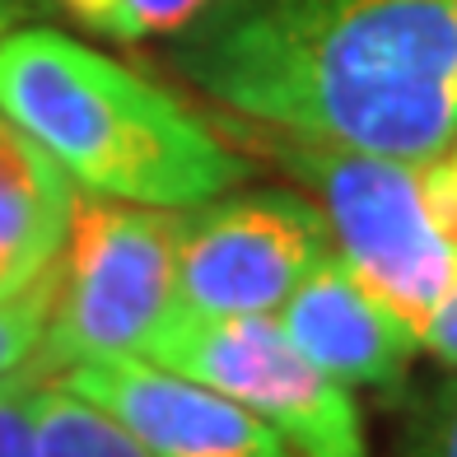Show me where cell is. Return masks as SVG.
Listing matches in <instances>:
<instances>
[{
  "label": "cell",
  "instance_id": "obj_1",
  "mask_svg": "<svg viewBox=\"0 0 457 457\" xmlns=\"http://www.w3.org/2000/svg\"><path fill=\"white\" fill-rule=\"evenodd\" d=\"M173 66L253 127L406 163L457 140V0H220Z\"/></svg>",
  "mask_w": 457,
  "mask_h": 457
},
{
  "label": "cell",
  "instance_id": "obj_2",
  "mask_svg": "<svg viewBox=\"0 0 457 457\" xmlns=\"http://www.w3.org/2000/svg\"><path fill=\"white\" fill-rule=\"evenodd\" d=\"M0 117L103 201L192 211L234 192L247 173L234 145L169 89L43 24L0 43Z\"/></svg>",
  "mask_w": 457,
  "mask_h": 457
},
{
  "label": "cell",
  "instance_id": "obj_3",
  "mask_svg": "<svg viewBox=\"0 0 457 457\" xmlns=\"http://www.w3.org/2000/svg\"><path fill=\"white\" fill-rule=\"evenodd\" d=\"M253 140L313 187L331 247L420 337L439 299L457 285V247L434 220L425 163L303 140L271 127H253Z\"/></svg>",
  "mask_w": 457,
  "mask_h": 457
},
{
  "label": "cell",
  "instance_id": "obj_4",
  "mask_svg": "<svg viewBox=\"0 0 457 457\" xmlns=\"http://www.w3.org/2000/svg\"><path fill=\"white\" fill-rule=\"evenodd\" d=\"M182 211L75 196L66 247L52 266V313L33 355L37 378L75 364L140 355L178 308Z\"/></svg>",
  "mask_w": 457,
  "mask_h": 457
},
{
  "label": "cell",
  "instance_id": "obj_5",
  "mask_svg": "<svg viewBox=\"0 0 457 457\" xmlns=\"http://www.w3.org/2000/svg\"><path fill=\"white\" fill-rule=\"evenodd\" d=\"M140 355L243 402L295 457H373L350 387L308 360L276 318L173 313Z\"/></svg>",
  "mask_w": 457,
  "mask_h": 457
},
{
  "label": "cell",
  "instance_id": "obj_6",
  "mask_svg": "<svg viewBox=\"0 0 457 457\" xmlns=\"http://www.w3.org/2000/svg\"><path fill=\"white\" fill-rule=\"evenodd\" d=\"M331 247L327 220L295 192H224L182 211L178 308L192 318H276Z\"/></svg>",
  "mask_w": 457,
  "mask_h": 457
},
{
  "label": "cell",
  "instance_id": "obj_7",
  "mask_svg": "<svg viewBox=\"0 0 457 457\" xmlns=\"http://www.w3.org/2000/svg\"><path fill=\"white\" fill-rule=\"evenodd\" d=\"M52 383L112 415L150 457H295V448L243 402L150 355L75 364Z\"/></svg>",
  "mask_w": 457,
  "mask_h": 457
},
{
  "label": "cell",
  "instance_id": "obj_8",
  "mask_svg": "<svg viewBox=\"0 0 457 457\" xmlns=\"http://www.w3.org/2000/svg\"><path fill=\"white\" fill-rule=\"evenodd\" d=\"M280 331L341 387L402 392L420 337L350 271V262L327 247L322 262L276 313Z\"/></svg>",
  "mask_w": 457,
  "mask_h": 457
},
{
  "label": "cell",
  "instance_id": "obj_9",
  "mask_svg": "<svg viewBox=\"0 0 457 457\" xmlns=\"http://www.w3.org/2000/svg\"><path fill=\"white\" fill-rule=\"evenodd\" d=\"M75 182L0 117V299L43 280L71 234Z\"/></svg>",
  "mask_w": 457,
  "mask_h": 457
},
{
  "label": "cell",
  "instance_id": "obj_10",
  "mask_svg": "<svg viewBox=\"0 0 457 457\" xmlns=\"http://www.w3.org/2000/svg\"><path fill=\"white\" fill-rule=\"evenodd\" d=\"M37 453L43 457H150L112 415H103L85 397L61 383L37 392Z\"/></svg>",
  "mask_w": 457,
  "mask_h": 457
},
{
  "label": "cell",
  "instance_id": "obj_11",
  "mask_svg": "<svg viewBox=\"0 0 457 457\" xmlns=\"http://www.w3.org/2000/svg\"><path fill=\"white\" fill-rule=\"evenodd\" d=\"M75 24H85L112 43H150V37H178L205 19L220 0H52Z\"/></svg>",
  "mask_w": 457,
  "mask_h": 457
},
{
  "label": "cell",
  "instance_id": "obj_12",
  "mask_svg": "<svg viewBox=\"0 0 457 457\" xmlns=\"http://www.w3.org/2000/svg\"><path fill=\"white\" fill-rule=\"evenodd\" d=\"M47 313H52V271L33 280L29 289H19V295L0 299V378L33 364L47 331Z\"/></svg>",
  "mask_w": 457,
  "mask_h": 457
},
{
  "label": "cell",
  "instance_id": "obj_13",
  "mask_svg": "<svg viewBox=\"0 0 457 457\" xmlns=\"http://www.w3.org/2000/svg\"><path fill=\"white\" fill-rule=\"evenodd\" d=\"M47 378L19 369L0 378V457H43L37 453V392Z\"/></svg>",
  "mask_w": 457,
  "mask_h": 457
},
{
  "label": "cell",
  "instance_id": "obj_14",
  "mask_svg": "<svg viewBox=\"0 0 457 457\" xmlns=\"http://www.w3.org/2000/svg\"><path fill=\"white\" fill-rule=\"evenodd\" d=\"M406 457H457V373L415 406L406 425Z\"/></svg>",
  "mask_w": 457,
  "mask_h": 457
},
{
  "label": "cell",
  "instance_id": "obj_15",
  "mask_svg": "<svg viewBox=\"0 0 457 457\" xmlns=\"http://www.w3.org/2000/svg\"><path fill=\"white\" fill-rule=\"evenodd\" d=\"M425 187H429V205H434V220H439L444 238L457 247V140L439 159L425 163Z\"/></svg>",
  "mask_w": 457,
  "mask_h": 457
},
{
  "label": "cell",
  "instance_id": "obj_16",
  "mask_svg": "<svg viewBox=\"0 0 457 457\" xmlns=\"http://www.w3.org/2000/svg\"><path fill=\"white\" fill-rule=\"evenodd\" d=\"M420 350L429 360H439L444 369L457 373V285L439 299V308L429 313L425 331H420Z\"/></svg>",
  "mask_w": 457,
  "mask_h": 457
},
{
  "label": "cell",
  "instance_id": "obj_17",
  "mask_svg": "<svg viewBox=\"0 0 457 457\" xmlns=\"http://www.w3.org/2000/svg\"><path fill=\"white\" fill-rule=\"evenodd\" d=\"M52 5V0H0V43L14 33V29H24L29 19H37Z\"/></svg>",
  "mask_w": 457,
  "mask_h": 457
}]
</instances>
